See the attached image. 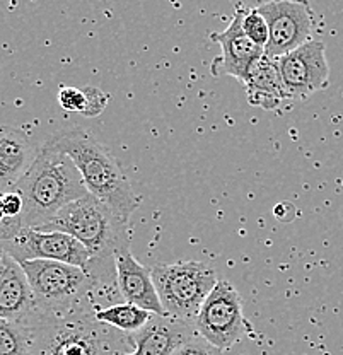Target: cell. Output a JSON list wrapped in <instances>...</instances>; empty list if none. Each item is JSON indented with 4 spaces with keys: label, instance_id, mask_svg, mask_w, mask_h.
<instances>
[{
    "label": "cell",
    "instance_id": "cell-1",
    "mask_svg": "<svg viewBox=\"0 0 343 355\" xmlns=\"http://www.w3.org/2000/svg\"><path fill=\"white\" fill-rule=\"evenodd\" d=\"M43 231H58L72 236L82 244L92 258L91 275L103 287H116L114 257L130 248L128 224L114 216L108 205L87 193L69 203L53 217Z\"/></svg>",
    "mask_w": 343,
    "mask_h": 355
},
{
    "label": "cell",
    "instance_id": "cell-2",
    "mask_svg": "<svg viewBox=\"0 0 343 355\" xmlns=\"http://www.w3.org/2000/svg\"><path fill=\"white\" fill-rule=\"evenodd\" d=\"M10 190L23 197V229L43 227L64 207L87 195L82 176L72 159L50 140L38 147L33 164Z\"/></svg>",
    "mask_w": 343,
    "mask_h": 355
},
{
    "label": "cell",
    "instance_id": "cell-3",
    "mask_svg": "<svg viewBox=\"0 0 343 355\" xmlns=\"http://www.w3.org/2000/svg\"><path fill=\"white\" fill-rule=\"evenodd\" d=\"M48 140L72 159L82 176L87 193L101 200L114 216L128 224L139 207V198L112 150L84 128L55 133Z\"/></svg>",
    "mask_w": 343,
    "mask_h": 355
},
{
    "label": "cell",
    "instance_id": "cell-4",
    "mask_svg": "<svg viewBox=\"0 0 343 355\" xmlns=\"http://www.w3.org/2000/svg\"><path fill=\"white\" fill-rule=\"evenodd\" d=\"M98 302L91 301L64 316H36L33 355H121L116 336L94 316Z\"/></svg>",
    "mask_w": 343,
    "mask_h": 355
},
{
    "label": "cell",
    "instance_id": "cell-5",
    "mask_svg": "<svg viewBox=\"0 0 343 355\" xmlns=\"http://www.w3.org/2000/svg\"><path fill=\"white\" fill-rule=\"evenodd\" d=\"M19 265L35 295L36 316H64L96 301L94 291L103 287L86 270L62 261L33 260Z\"/></svg>",
    "mask_w": 343,
    "mask_h": 355
},
{
    "label": "cell",
    "instance_id": "cell-6",
    "mask_svg": "<svg viewBox=\"0 0 343 355\" xmlns=\"http://www.w3.org/2000/svg\"><path fill=\"white\" fill-rule=\"evenodd\" d=\"M166 316L195 323L205 299L219 282L216 270L204 261L159 263L150 268Z\"/></svg>",
    "mask_w": 343,
    "mask_h": 355
},
{
    "label": "cell",
    "instance_id": "cell-7",
    "mask_svg": "<svg viewBox=\"0 0 343 355\" xmlns=\"http://www.w3.org/2000/svg\"><path fill=\"white\" fill-rule=\"evenodd\" d=\"M246 327L241 294L231 282L219 280L195 318V330L213 347L226 350L241 338Z\"/></svg>",
    "mask_w": 343,
    "mask_h": 355
},
{
    "label": "cell",
    "instance_id": "cell-8",
    "mask_svg": "<svg viewBox=\"0 0 343 355\" xmlns=\"http://www.w3.org/2000/svg\"><path fill=\"white\" fill-rule=\"evenodd\" d=\"M0 251L17 263L33 260L62 261L92 273V258L76 238L58 231L21 229L12 239L0 243Z\"/></svg>",
    "mask_w": 343,
    "mask_h": 355
},
{
    "label": "cell",
    "instance_id": "cell-9",
    "mask_svg": "<svg viewBox=\"0 0 343 355\" xmlns=\"http://www.w3.org/2000/svg\"><path fill=\"white\" fill-rule=\"evenodd\" d=\"M268 24V43L265 57L276 62L283 55L311 42L313 10L308 2L276 0L256 7Z\"/></svg>",
    "mask_w": 343,
    "mask_h": 355
},
{
    "label": "cell",
    "instance_id": "cell-10",
    "mask_svg": "<svg viewBox=\"0 0 343 355\" xmlns=\"http://www.w3.org/2000/svg\"><path fill=\"white\" fill-rule=\"evenodd\" d=\"M287 99H308L328 86L330 65L326 48L319 40H311L297 50L276 60Z\"/></svg>",
    "mask_w": 343,
    "mask_h": 355
},
{
    "label": "cell",
    "instance_id": "cell-11",
    "mask_svg": "<svg viewBox=\"0 0 343 355\" xmlns=\"http://www.w3.org/2000/svg\"><path fill=\"white\" fill-rule=\"evenodd\" d=\"M243 10L239 7L224 31L212 33L210 40L219 43L220 55L210 65L213 77L231 76L245 83L252 67L265 55V48L254 44L243 31Z\"/></svg>",
    "mask_w": 343,
    "mask_h": 355
},
{
    "label": "cell",
    "instance_id": "cell-12",
    "mask_svg": "<svg viewBox=\"0 0 343 355\" xmlns=\"http://www.w3.org/2000/svg\"><path fill=\"white\" fill-rule=\"evenodd\" d=\"M195 335V323L154 314L146 328L135 335H128V340L135 347L134 352L121 355H173Z\"/></svg>",
    "mask_w": 343,
    "mask_h": 355
},
{
    "label": "cell",
    "instance_id": "cell-13",
    "mask_svg": "<svg viewBox=\"0 0 343 355\" xmlns=\"http://www.w3.org/2000/svg\"><path fill=\"white\" fill-rule=\"evenodd\" d=\"M36 314L35 295L23 266L6 254L0 272V320L31 327Z\"/></svg>",
    "mask_w": 343,
    "mask_h": 355
},
{
    "label": "cell",
    "instance_id": "cell-14",
    "mask_svg": "<svg viewBox=\"0 0 343 355\" xmlns=\"http://www.w3.org/2000/svg\"><path fill=\"white\" fill-rule=\"evenodd\" d=\"M114 265H116V287L125 301L150 311L157 316H166L154 286L152 272L132 254L130 248L120 251L114 257Z\"/></svg>",
    "mask_w": 343,
    "mask_h": 355
},
{
    "label": "cell",
    "instance_id": "cell-15",
    "mask_svg": "<svg viewBox=\"0 0 343 355\" xmlns=\"http://www.w3.org/2000/svg\"><path fill=\"white\" fill-rule=\"evenodd\" d=\"M38 149L19 128L0 125V193L10 190L26 175Z\"/></svg>",
    "mask_w": 343,
    "mask_h": 355
},
{
    "label": "cell",
    "instance_id": "cell-16",
    "mask_svg": "<svg viewBox=\"0 0 343 355\" xmlns=\"http://www.w3.org/2000/svg\"><path fill=\"white\" fill-rule=\"evenodd\" d=\"M248 103L261 110H276L283 99H287L276 62L261 57L249 70L245 79Z\"/></svg>",
    "mask_w": 343,
    "mask_h": 355
},
{
    "label": "cell",
    "instance_id": "cell-17",
    "mask_svg": "<svg viewBox=\"0 0 343 355\" xmlns=\"http://www.w3.org/2000/svg\"><path fill=\"white\" fill-rule=\"evenodd\" d=\"M94 316L99 323L106 324V327L113 328L116 331L125 333L128 336L135 335L142 328H146L147 323L152 320L154 313L130 304V302H123V304H113L109 308L96 306Z\"/></svg>",
    "mask_w": 343,
    "mask_h": 355
},
{
    "label": "cell",
    "instance_id": "cell-18",
    "mask_svg": "<svg viewBox=\"0 0 343 355\" xmlns=\"http://www.w3.org/2000/svg\"><path fill=\"white\" fill-rule=\"evenodd\" d=\"M35 335L29 324L0 320V355H33Z\"/></svg>",
    "mask_w": 343,
    "mask_h": 355
},
{
    "label": "cell",
    "instance_id": "cell-19",
    "mask_svg": "<svg viewBox=\"0 0 343 355\" xmlns=\"http://www.w3.org/2000/svg\"><path fill=\"white\" fill-rule=\"evenodd\" d=\"M243 10V31L246 33L249 40L258 46L265 48L268 43V24L265 17L261 16L256 7H241Z\"/></svg>",
    "mask_w": 343,
    "mask_h": 355
},
{
    "label": "cell",
    "instance_id": "cell-20",
    "mask_svg": "<svg viewBox=\"0 0 343 355\" xmlns=\"http://www.w3.org/2000/svg\"><path fill=\"white\" fill-rule=\"evenodd\" d=\"M84 98H86V106H84V116L94 118L105 111L106 105H108V94L101 89L94 86L82 87Z\"/></svg>",
    "mask_w": 343,
    "mask_h": 355
},
{
    "label": "cell",
    "instance_id": "cell-21",
    "mask_svg": "<svg viewBox=\"0 0 343 355\" xmlns=\"http://www.w3.org/2000/svg\"><path fill=\"white\" fill-rule=\"evenodd\" d=\"M58 105L65 111H72V113H84V106H86V98H84L82 89L77 87H60L58 91Z\"/></svg>",
    "mask_w": 343,
    "mask_h": 355
},
{
    "label": "cell",
    "instance_id": "cell-22",
    "mask_svg": "<svg viewBox=\"0 0 343 355\" xmlns=\"http://www.w3.org/2000/svg\"><path fill=\"white\" fill-rule=\"evenodd\" d=\"M173 355H222V350L213 347L212 343L206 342L205 338H202L197 333L193 338H190L186 343H183Z\"/></svg>",
    "mask_w": 343,
    "mask_h": 355
},
{
    "label": "cell",
    "instance_id": "cell-23",
    "mask_svg": "<svg viewBox=\"0 0 343 355\" xmlns=\"http://www.w3.org/2000/svg\"><path fill=\"white\" fill-rule=\"evenodd\" d=\"M3 257H6L3 251H0V272H2V266H3Z\"/></svg>",
    "mask_w": 343,
    "mask_h": 355
}]
</instances>
